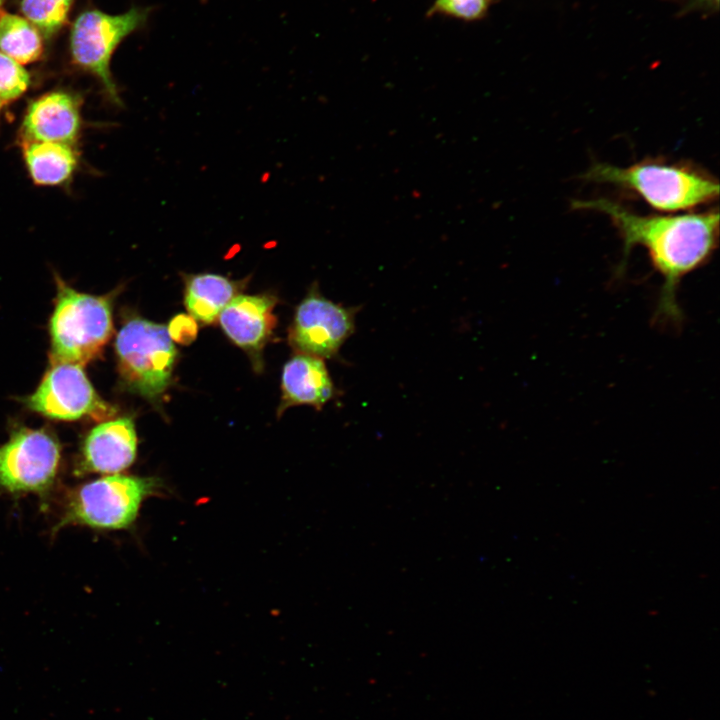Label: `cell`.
Masks as SVG:
<instances>
[{"label":"cell","mask_w":720,"mask_h":720,"mask_svg":"<svg viewBox=\"0 0 720 720\" xmlns=\"http://www.w3.org/2000/svg\"><path fill=\"white\" fill-rule=\"evenodd\" d=\"M42 35L27 19L0 12V52L21 65L40 60L44 52Z\"/></svg>","instance_id":"16"},{"label":"cell","mask_w":720,"mask_h":720,"mask_svg":"<svg viewBox=\"0 0 720 720\" xmlns=\"http://www.w3.org/2000/svg\"><path fill=\"white\" fill-rule=\"evenodd\" d=\"M151 11V7L133 6L121 14H108L90 8L83 10L72 24L71 64L93 76L104 98L114 106L122 107L123 101L110 69L112 56L124 39L146 26Z\"/></svg>","instance_id":"4"},{"label":"cell","mask_w":720,"mask_h":720,"mask_svg":"<svg viewBox=\"0 0 720 720\" xmlns=\"http://www.w3.org/2000/svg\"><path fill=\"white\" fill-rule=\"evenodd\" d=\"M160 488L159 479L108 474L71 491L54 530L85 526L97 530H122L136 520L143 501Z\"/></svg>","instance_id":"5"},{"label":"cell","mask_w":720,"mask_h":720,"mask_svg":"<svg viewBox=\"0 0 720 720\" xmlns=\"http://www.w3.org/2000/svg\"><path fill=\"white\" fill-rule=\"evenodd\" d=\"M61 461L58 440L43 429L19 428L0 446V488L10 494L45 496Z\"/></svg>","instance_id":"7"},{"label":"cell","mask_w":720,"mask_h":720,"mask_svg":"<svg viewBox=\"0 0 720 720\" xmlns=\"http://www.w3.org/2000/svg\"><path fill=\"white\" fill-rule=\"evenodd\" d=\"M26 170L38 186H64L79 166L75 146L57 142L21 143Z\"/></svg>","instance_id":"15"},{"label":"cell","mask_w":720,"mask_h":720,"mask_svg":"<svg viewBox=\"0 0 720 720\" xmlns=\"http://www.w3.org/2000/svg\"><path fill=\"white\" fill-rule=\"evenodd\" d=\"M276 302L268 294L237 295L218 316L225 334L249 354L257 368L262 366L263 348L276 325L273 314Z\"/></svg>","instance_id":"12"},{"label":"cell","mask_w":720,"mask_h":720,"mask_svg":"<svg viewBox=\"0 0 720 720\" xmlns=\"http://www.w3.org/2000/svg\"><path fill=\"white\" fill-rule=\"evenodd\" d=\"M494 0H434L427 16L441 15L465 22L485 18Z\"/></svg>","instance_id":"19"},{"label":"cell","mask_w":720,"mask_h":720,"mask_svg":"<svg viewBox=\"0 0 720 720\" xmlns=\"http://www.w3.org/2000/svg\"><path fill=\"white\" fill-rule=\"evenodd\" d=\"M184 304L190 316L213 323L225 306L243 289L246 280H231L214 273L182 274Z\"/></svg>","instance_id":"14"},{"label":"cell","mask_w":720,"mask_h":720,"mask_svg":"<svg viewBox=\"0 0 720 720\" xmlns=\"http://www.w3.org/2000/svg\"><path fill=\"white\" fill-rule=\"evenodd\" d=\"M26 404L43 416L65 421L89 418L103 422L117 413V409L95 391L83 366L64 362H51Z\"/></svg>","instance_id":"9"},{"label":"cell","mask_w":720,"mask_h":720,"mask_svg":"<svg viewBox=\"0 0 720 720\" xmlns=\"http://www.w3.org/2000/svg\"><path fill=\"white\" fill-rule=\"evenodd\" d=\"M281 390L278 415L297 405H310L320 411L339 394L324 360L302 353H296L284 365Z\"/></svg>","instance_id":"13"},{"label":"cell","mask_w":720,"mask_h":720,"mask_svg":"<svg viewBox=\"0 0 720 720\" xmlns=\"http://www.w3.org/2000/svg\"><path fill=\"white\" fill-rule=\"evenodd\" d=\"M82 96L55 89L32 99L20 125V141L57 142L76 146L82 130Z\"/></svg>","instance_id":"10"},{"label":"cell","mask_w":720,"mask_h":720,"mask_svg":"<svg viewBox=\"0 0 720 720\" xmlns=\"http://www.w3.org/2000/svg\"><path fill=\"white\" fill-rule=\"evenodd\" d=\"M4 2H5V0H0V12L2 11L1 8H2Z\"/></svg>","instance_id":"22"},{"label":"cell","mask_w":720,"mask_h":720,"mask_svg":"<svg viewBox=\"0 0 720 720\" xmlns=\"http://www.w3.org/2000/svg\"><path fill=\"white\" fill-rule=\"evenodd\" d=\"M359 305L346 306L327 299L313 283L298 304L288 331L289 344L297 353L335 359L356 329Z\"/></svg>","instance_id":"8"},{"label":"cell","mask_w":720,"mask_h":720,"mask_svg":"<svg viewBox=\"0 0 720 720\" xmlns=\"http://www.w3.org/2000/svg\"><path fill=\"white\" fill-rule=\"evenodd\" d=\"M5 105L0 101V113Z\"/></svg>","instance_id":"23"},{"label":"cell","mask_w":720,"mask_h":720,"mask_svg":"<svg viewBox=\"0 0 720 720\" xmlns=\"http://www.w3.org/2000/svg\"><path fill=\"white\" fill-rule=\"evenodd\" d=\"M583 177L630 190L663 212L706 204L719 193L718 182L710 176L688 166L657 161H642L627 167L595 163Z\"/></svg>","instance_id":"2"},{"label":"cell","mask_w":720,"mask_h":720,"mask_svg":"<svg viewBox=\"0 0 720 720\" xmlns=\"http://www.w3.org/2000/svg\"><path fill=\"white\" fill-rule=\"evenodd\" d=\"M137 454V434L132 417L100 422L85 436L75 473L116 474L129 468Z\"/></svg>","instance_id":"11"},{"label":"cell","mask_w":720,"mask_h":720,"mask_svg":"<svg viewBox=\"0 0 720 720\" xmlns=\"http://www.w3.org/2000/svg\"><path fill=\"white\" fill-rule=\"evenodd\" d=\"M115 351L126 387L158 403L171 383L177 360L167 328L140 317L130 318L116 336Z\"/></svg>","instance_id":"6"},{"label":"cell","mask_w":720,"mask_h":720,"mask_svg":"<svg viewBox=\"0 0 720 720\" xmlns=\"http://www.w3.org/2000/svg\"><path fill=\"white\" fill-rule=\"evenodd\" d=\"M57 295L50 318L51 362L85 365L95 359L113 333L112 298L79 292L56 276Z\"/></svg>","instance_id":"3"},{"label":"cell","mask_w":720,"mask_h":720,"mask_svg":"<svg viewBox=\"0 0 720 720\" xmlns=\"http://www.w3.org/2000/svg\"><path fill=\"white\" fill-rule=\"evenodd\" d=\"M167 330L172 340L189 344L197 334V325L191 316L180 314L170 321Z\"/></svg>","instance_id":"20"},{"label":"cell","mask_w":720,"mask_h":720,"mask_svg":"<svg viewBox=\"0 0 720 720\" xmlns=\"http://www.w3.org/2000/svg\"><path fill=\"white\" fill-rule=\"evenodd\" d=\"M719 9V0H687L681 8L680 15L701 11L706 13H716Z\"/></svg>","instance_id":"21"},{"label":"cell","mask_w":720,"mask_h":720,"mask_svg":"<svg viewBox=\"0 0 720 720\" xmlns=\"http://www.w3.org/2000/svg\"><path fill=\"white\" fill-rule=\"evenodd\" d=\"M74 0H19V10L45 39L54 38L68 21Z\"/></svg>","instance_id":"17"},{"label":"cell","mask_w":720,"mask_h":720,"mask_svg":"<svg viewBox=\"0 0 720 720\" xmlns=\"http://www.w3.org/2000/svg\"><path fill=\"white\" fill-rule=\"evenodd\" d=\"M30 84V74L23 66L0 52V101L7 105L19 99Z\"/></svg>","instance_id":"18"},{"label":"cell","mask_w":720,"mask_h":720,"mask_svg":"<svg viewBox=\"0 0 720 720\" xmlns=\"http://www.w3.org/2000/svg\"><path fill=\"white\" fill-rule=\"evenodd\" d=\"M574 208L607 215L623 241L620 268L635 246L644 247L663 278L655 319L679 325L682 312L676 296L681 279L702 266L718 242L719 213L708 210L680 215H642L610 199L577 200Z\"/></svg>","instance_id":"1"}]
</instances>
